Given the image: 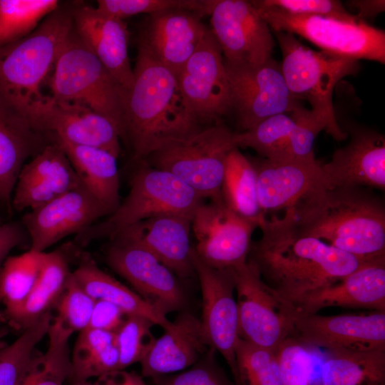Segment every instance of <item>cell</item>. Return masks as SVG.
<instances>
[{
    "label": "cell",
    "mask_w": 385,
    "mask_h": 385,
    "mask_svg": "<svg viewBox=\"0 0 385 385\" xmlns=\"http://www.w3.org/2000/svg\"><path fill=\"white\" fill-rule=\"evenodd\" d=\"M260 228L262 235L252 242L247 260L267 284L293 304L371 260L302 234L286 212L266 217Z\"/></svg>",
    "instance_id": "6da1fadb"
},
{
    "label": "cell",
    "mask_w": 385,
    "mask_h": 385,
    "mask_svg": "<svg viewBox=\"0 0 385 385\" xmlns=\"http://www.w3.org/2000/svg\"><path fill=\"white\" fill-rule=\"evenodd\" d=\"M133 81L126 93L123 138L133 159L144 160L167 143L202 126L189 109L177 77L138 38Z\"/></svg>",
    "instance_id": "7a4b0ae2"
},
{
    "label": "cell",
    "mask_w": 385,
    "mask_h": 385,
    "mask_svg": "<svg viewBox=\"0 0 385 385\" xmlns=\"http://www.w3.org/2000/svg\"><path fill=\"white\" fill-rule=\"evenodd\" d=\"M284 212L305 235L364 260L385 257L384 204L364 188L323 186Z\"/></svg>",
    "instance_id": "3957f363"
},
{
    "label": "cell",
    "mask_w": 385,
    "mask_h": 385,
    "mask_svg": "<svg viewBox=\"0 0 385 385\" xmlns=\"http://www.w3.org/2000/svg\"><path fill=\"white\" fill-rule=\"evenodd\" d=\"M72 14L56 10L29 35L0 48V103L27 121L73 30Z\"/></svg>",
    "instance_id": "277c9868"
},
{
    "label": "cell",
    "mask_w": 385,
    "mask_h": 385,
    "mask_svg": "<svg viewBox=\"0 0 385 385\" xmlns=\"http://www.w3.org/2000/svg\"><path fill=\"white\" fill-rule=\"evenodd\" d=\"M282 54L281 69L287 86L298 100L311 106L312 116L337 141L347 138L335 115L332 96L337 84L359 72V61L314 51L292 34L274 32Z\"/></svg>",
    "instance_id": "5b68a950"
},
{
    "label": "cell",
    "mask_w": 385,
    "mask_h": 385,
    "mask_svg": "<svg viewBox=\"0 0 385 385\" xmlns=\"http://www.w3.org/2000/svg\"><path fill=\"white\" fill-rule=\"evenodd\" d=\"M48 83L53 98L81 104L101 114L117 126L123 138L127 92L83 43L73 27Z\"/></svg>",
    "instance_id": "8992f818"
},
{
    "label": "cell",
    "mask_w": 385,
    "mask_h": 385,
    "mask_svg": "<svg viewBox=\"0 0 385 385\" xmlns=\"http://www.w3.org/2000/svg\"><path fill=\"white\" fill-rule=\"evenodd\" d=\"M235 134L220 123L201 127L167 143L143 161L172 173L202 198L222 202L221 188L227 156L237 148Z\"/></svg>",
    "instance_id": "52a82bcc"
},
{
    "label": "cell",
    "mask_w": 385,
    "mask_h": 385,
    "mask_svg": "<svg viewBox=\"0 0 385 385\" xmlns=\"http://www.w3.org/2000/svg\"><path fill=\"white\" fill-rule=\"evenodd\" d=\"M232 269L239 337L277 352L292 336L297 309L265 282L250 261Z\"/></svg>",
    "instance_id": "ba28073f"
},
{
    "label": "cell",
    "mask_w": 385,
    "mask_h": 385,
    "mask_svg": "<svg viewBox=\"0 0 385 385\" xmlns=\"http://www.w3.org/2000/svg\"><path fill=\"white\" fill-rule=\"evenodd\" d=\"M224 61L237 132L277 114L297 118L309 111L289 91L281 65L272 58L259 64Z\"/></svg>",
    "instance_id": "9c48e42d"
},
{
    "label": "cell",
    "mask_w": 385,
    "mask_h": 385,
    "mask_svg": "<svg viewBox=\"0 0 385 385\" xmlns=\"http://www.w3.org/2000/svg\"><path fill=\"white\" fill-rule=\"evenodd\" d=\"M143 162L131 179L126 198L106 221L91 230V237L111 238L128 226L162 214L192 217L203 202L204 199L180 179Z\"/></svg>",
    "instance_id": "30bf717a"
},
{
    "label": "cell",
    "mask_w": 385,
    "mask_h": 385,
    "mask_svg": "<svg viewBox=\"0 0 385 385\" xmlns=\"http://www.w3.org/2000/svg\"><path fill=\"white\" fill-rule=\"evenodd\" d=\"M274 32L301 36L322 51L385 63V33L364 21L348 23L317 16L293 15L250 1Z\"/></svg>",
    "instance_id": "8fae6325"
},
{
    "label": "cell",
    "mask_w": 385,
    "mask_h": 385,
    "mask_svg": "<svg viewBox=\"0 0 385 385\" xmlns=\"http://www.w3.org/2000/svg\"><path fill=\"white\" fill-rule=\"evenodd\" d=\"M192 260L201 287L202 335L209 347L217 351L226 361L235 385H241L236 357L240 337L233 269H217L206 265L194 248Z\"/></svg>",
    "instance_id": "7c38bea8"
},
{
    "label": "cell",
    "mask_w": 385,
    "mask_h": 385,
    "mask_svg": "<svg viewBox=\"0 0 385 385\" xmlns=\"http://www.w3.org/2000/svg\"><path fill=\"white\" fill-rule=\"evenodd\" d=\"M176 77L183 97L200 125L231 114L224 57L210 30Z\"/></svg>",
    "instance_id": "4fadbf2b"
},
{
    "label": "cell",
    "mask_w": 385,
    "mask_h": 385,
    "mask_svg": "<svg viewBox=\"0 0 385 385\" xmlns=\"http://www.w3.org/2000/svg\"><path fill=\"white\" fill-rule=\"evenodd\" d=\"M258 225L240 216L222 202H202L195 210L191 229L198 257L217 269L235 268L247 261L252 235Z\"/></svg>",
    "instance_id": "5bb4252c"
},
{
    "label": "cell",
    "mask_w": 385,
    "mask_h": 385,
    "mask_svg": "<svg viewBox=\"0 0 385 385\" xmlns=\"http://www.w3.org/2000/svg\"><path fill=\"white\" fill-rule=\"evenodd\" d=\"M210 16V31L225 61L259 64L272 58L270 28L250 1L215 0Z\"/></svg>",
    "instance_id": "9a60e30c"
},
{
    "label": "cell",
    "mask_w": 385,
    "mask_h": 385,
    "mask_svg": "<svg viewBox=\"0 0 385 385\" xmlns=\"http://www.w3.org/2000/svg\"><path fill=\"white\" fill-rule=\"evenodd\" d=\"M106 260L135 292L165 314L180 309L185 295L175 274L143 246L118 237L111 238Z\"/></svg>",
    "instance_id": "2e32d148"
},
{
    "label": "cell",
    "mask_w": 385,
    "mask_h": 385,
    "mask_svg": "<svg viewBox=\"0 0 385 385\" xmlns=\"http://www.w3.org/2000/svg\"><path fill=\"white\" fill-rule=\"evenodd\" d=\"M328 351L385 349V312L369 314L298 315L291 336Z\"/></svg>",
    "instance_id": "e0dca14e"
},
{
    "label": "cell",
    "mask_w": 385,
    "mask_h": 385,
    "mask_svg": "<svg viewBox=\"0 0 385 385\" xmlns=\"http://www.w3.org/2000/svg\"><path fill=\"white\" fill-rule=\"evenodd\" d=\"M36 130H48L55 138L105 150L117 158L121 134L110 120L77 103L57 101L48 95L28 120Z\"/></svg>",
    "instance_id": "ac0fdd59"
},
{
    "label": "cell",
    "mask_w": 385,
    "mask_h": 385,
    "mask_svg": "<svg viewBox=\"0 0 385 385\" xmlns=\"http://www.w3.org/2000/svg\"><path fill=\"white\" fill-rule=\"evenodd\" d=\"M110 212L82 185L22 217L31 237L30 250L39 252L63 237L86 230Z\"/></svg>",
    "instance_id": "d6986e66"
},
{
    "label": "cell",
    "mask_w": 385,
    "mask_h": 385,
    "mask_svg": "<svg viewBox=\"0 0 385 385\" xmlns=\"http://www.w3.org/2000/svg\"><path fill=\"white\" fill-rule=\"evenodd\" d=\"M349 142L322 165L327 187L385 188V138L374 130L346 126Z\"/></svg>",
    "instance_id": "ffe728a7"
},
{
    "label": "cell",
    "mask_w": 385,
    "mask_h": 385,
    "mask_svg": "<svg viewBox=\"0 0 385 385\" xmlns=\"http://www.w3.org/2000/svg\"><path fill=\"white\" fill-rule=\"evenodd\" d=\"M324 130L311 111L294 118L280 113L265 119L251 129L235 132L237 148H250L273 160H305L314 157V142Z\"/></svg>",
    "instance_id": "44dd1931"
},
{
    "label": "cell",
    "mask_w": 385,
    "mask_h": 385,
    "mask_svg": "<svg viewBox=\"0 0 385 385\" xmlns=\"http://www.w3.org/2000/svg\"><path fill=\"white\" fill-rule=\"evenodd\" d=\"M257 173V197L265 213L286 211L318 188L327 186L322 165L305 160H251Z\"/></svg>",
    "instance_id": "7402d4cb"
},
{
    "label": "cell",
    "mask_w": 385,
    "mask_h": 385,
    "mask_svg": "<svg viewBox=\"0 0 385 385\" xmlns=\"http://www.w3.org/2000/svg\"><path fill=\"white\" fill-rule=\"evenodd\" d=\"M299 314L326 307L385 312V257L367 261L342 279L318 288L294 303Z\"/></svg>",
    "instance_id": "603a6c76"
},
{
    "label": "cell",
    "mask_w": 385,
    "mask_h": 385,
    "mask_svg": "<svg viewBox=\"0 0 385 385\" xmlns=\"http://www.w3.org/2000/svg\"><path fill=\"white\" fill-rule=\"evenodd\" d=\"M191 222L192 217L183 215H158L128 226L111 238L143 246L176 276L188 278L195 272L190 240Z\"/></svg>",
    "instance_id": "cb8c5ba5"
},
{
    "label": "cell",
    "mask_w": 385,
    "mask_h": 385,
    "mask_svg": "<svg viewBox=\"0 0 385 385\" xmlns=\"http://www.w3.org/2000/svg\"><path fill=\"white\" fill-rule=\"evenodd\" d=\"M199 14L168 9L149 14L140 38L156 58L178 75L200 46L208 29Z\"/></svg>",
    "instance_id": "d4e9b609"
},
{
    "label": "cell",
    "mask_w": 385,
    "mask_h": 385,
    "mask_svg": "<svg viewBox=\"0 0 385 385\" xmlns=\"http://www.w3.org/2000/svg\"><path fill=\"white\" fill-rule=\"evenodd\" d=\"M81 185L64 150L55 143L44 147L24 165L11 203L17 211L31 210Z\"/></svg>",
    "instance_id": "484cf974"
},
{
    "label": "cell",
    "mask_w": 385,
    "mask_h": 385,
    "mask_svg": "<svg viewBox=\"0 0 385 385\" xmlns=\"http://www.w3.org/2000/svg\"><path fill=\"white\" fill-rule=\"evenodd\" d=\"M75 32L128 92L133 81L128 52V31L123 20L90 6L76 8L72 14Z\"/></svg>",
    "instance_id": "4316f807"
},
{
    "label": "cell",
    "mask_w": 385,
    "mask_h": 385,
    "mask_svg": "<svg viewBox=\"0 0 385 385\" xmlns=\"http://www.w3.org/2000/svg\"><path fill=\"white\" fill-rule=\"evenodd\" d=\"M207 347L200 319L189 312H183L155 339L140 362L142 376L153 378L183 371L195 365Z\"/></svg>",
    "instance_id": "83f0119b"
},
{
    "label": "cell",
    "mask_w": 385,
    "mask_h": 385,
    "mask_svg": "<svg viewBox=\"0 0 385 385\" xmlns=\"http://www.w3.org/2000/svg\"><path fill=\"white\" fill-rule=\"evenodd\" d=\"M82 185L110 212L120 205L117 158L98 148L75 145L56 138Z\"/></svg>",
    "instance_id": "f1b7e54d"
},
{
    "label": "cell",
    "mask_w": 385,
    "mask_h": 385,
    "mask_svg": "<svg viewBox=\"0 0 385 385\" xmlns=\"http://www.w3.org/2000/svg\"><path fill=\"white\" fill-rule=\"evenodd\" d=\"M70 273L68 261L61 252H43L36 284L21 304L4 311L6 318L16 328L30 327L56 304Z\"/></svg>",
    "instance_id": "f546056e"
},
{
    "label": "cell",
    "mask_w": 385,
    "mask_h": 385,
    "mask_svg": "<svg viewBox=\"0 0 385 385\" xmlns=\"http://www.w3.org/2000/svg\"><path fill=\"white\" fill-rule=\"evenodd\" d=\"M36 133L26 119L0 103V201L9 208L24 163L38 144Z\"/></svg>",
    "instance_id": "4dcf8cb0"
},
{
    "label": "cell",
    "mask_w": 385,
    "mask_h": 385,
    "mask_svg": "<svg viewBox=\"0 0 385 385\" xmlns=\"http://www.w3.org/2000/svg\"><path fill=\"white\" fill-rule=\"evenodd\" d=\"M79 285L95 300L109 302L128 315L148 318L164 330L171 325L166 314L100 269L94 262L83 260L72 272Z\"/></svg>",
    "instance_id": "1f68e13d"
},
{
    "label": "cell",
    "mask_w": 385,
    "mask_h": 385,
    "mask_svg": "<svg viewBox=\"0 0 385 385\" xmlns=\"http://www.w3.org/2000/svg\"><path fill=\"white\" fill-rule=\"evenodd\" d=\"M329 352L317 385H385V349Z\"/></svg>",
    "instance_id": "d6a6232c"
},
{
    "label": "cell",
    "mask_w": 385,
    "mask_h": 385,
    "mask_svg": "<svg viewBox=\"0 0 385 385\" xmlns=\"http://www.w3.org/2000/svg\"><path fill=\"white\" fill-rule=\"evenodd\" d=\"M221 197L228 208L255 222L259 227L266 218L258 201L255 168L238 148L227 156Z\"/></svg>",
    "instance_id": "836d02e7"
},
{
    "label": "cell",
    "mask_w": 385,
    "mask_h": 385,
    "mask_svg": "<svg viewBox=\"0 0 385 385\" xmlns=\"http://www.w3.org/2000/svg\"><path fill=\"white\" fill-rule=\"evenodd\" d=\"M73 331L61 320L53 319L47 335L45 354L34 357L18 385H64L71 375L69 339Z\"/></svg>",
    "instance_id": "e575fe53"
},
{
    "label": "cell",
    "mask_w": 385,
    "mask_h": 385,
    "mask_svg": "<svg viewBox=\"0 0 385 385\" xmlns=\"http://www.w3.org/2000/svg\"><path fill=\"white\" fill-rule=\"evenodd\" d=\"M43 253L29 250L4 260L0 267V302L4 311L19 306L27 297L38 277Z\"/></svg>",
    "instance_id": "d590c367"
},
{
    "label": "cell",
    "mask_w": 385,
    "mask_h": 385,
    "mask_svg": "<svg viewBox=\"0 0 385 385\" xmlns=\"http://www.w3.org/2000/svg\"><path fill=\"white\" fill-rule=\"evenodd\" d=\"M58 7L56 0H0V48L29 35Z\"/></svg>",
    "instance_id": "8d00e7d4"
},
{
    "label": "cell",
    "mask_w": 385,
    "mask_h": 385,
    "mask_svg": "<svg viewBox=\"0 0 385 385\" xmlns=\"http://www.w3.org/2000/svg\"><path fill=\"white\" fill-rule=\"evenodd\" d=\"M50 312L43 314L11 344L0 349V385H18L32 358L35 346L47 335L52 322Z\"/></svg>",
    "instance_id": "74e56055"
},
{
    "label": "cell",
    "mask_w": 385,
    "mask_h": 385,
    "mask_svg": "<svg viewBox=\"0 0 385 385\" xmlns=\"http://www.w3.org/2000/svg\"><path fill=\"white\" fill-rule=\"evenodd\" d=\"M236 357L241 385H284L276 352L239 338Z\"/></svg>",
    "instance_id": "f35d334b"
},
{
    "label": "cell",
    "mask_w": 385,
    "mask_h": 385,
    "mask_svg": "<svg viewBox=\"0 0 385 385\" xmlns=\"http://www.w3.org/2000/svg\"><path fill=\"white\" fill-rule=\"evenodd\" d=\"M215 0H98L96 9L110 16L123 20L139 14H153L168 9H182L203 17L210 15Z\"/></svg>",
    "instance_id": "ab89813d"
},
{
    "label": "cell",
    "mask_w": 385,
    "mask_h": 385,
    "mask_svg": "<svg viewBox=\"0 0 385 385\" xmlns=\"http://www.w3.org/2000/svg\"><path fill=\"white\" fill-rule=\"evenodd\" d=\"M155 324L144 317L128 315L115 332L119 353L118 370L140 362L152 348L156 338L151 328Z\"/></svg>",
    "instance_id": "60d3db41"
},
{
    "label": "cell",
    "mask_w": 385,
    "mask_h": 385,
    "mask_svg": "<svg viewBox=\"0 0 385 385\" xmlns=\"http://www.w3.org/2000/svg\"><path fill=\"white\" fill-rule=\"evenodd\" d=\"M95 302L71 272L55 304L56 317L73 332H81L88 326Z\"/></svg>",
    "instance_id": "b9f144b4"
},
{
    "label": "cell",
    "mask_w": 385,
    "mask_h": 385,
    "mask_svg": "<svg viewBox=\"0 0 385 385\" xmlns=\"http://www.w3.org/2000/svg\"><path fill=\"white\" fill-rule=\"evenodd\" d=\"M260 6L299 16H317L348 23L362 21L336 0H255Z\"/></svg>",
    "instance_id": "7bdbcfd3"
},
{
    "label": "cell",
    "mask_w": 385,
    "mask_h": 385,
    "mask_svg": "<svg viewBox=\"0 0 385 385\" xmlns=\"http://www.w3.org/2000/svg\"><path fill=\"white\" fill-rule=\"evenodd\" d=\"M151 379L154 385H235L210 359L181 373Z\"/></svg>",
    "instance_id": "ee69618b"
},
{
    "label": "cell",
    "mask_w": 385,
    "mask_h": 385,
    "mask_svg": "<svg viewBox=\"0 0 385 385\" xmlns=\"http://www.w3.org/2000/svg\"><path fill=\"white\" fill-rule=\"evenodd\" d=\"M127 316L115 304L104 300H96L88 327L115 333Z\"/></svg>",
    "instance_id": "f6af8a7d"
},
{
    "label": "cell",
    "mask_w": 385,
    "mask_h": 385,
    "mask_svg": "<svg viewBox=\"0 0 385 385\" xmlns=\"http://www.w3.org/2000/svg\"><path fill=\"white\" fill-rule=\"evenodd\" d=\"M23 233L16 223H6L0 226V267L11 250L21 244Z\"/></svg>",
    "instance_id": "bcb514c9"
},
{
    "label": "cell",
    "mask_w": 385,
    "mask_h": 385,
    "mask_svg": "<svg viewBox=\"0 0 385 385\" xmlns=\"http://www.w3.org/2000/svg\"><path fill=\"white\" fill-rule=\"evenodd\" d=\"M94 385H145L143 376L131 371L115 370L97 378Z\"/></svg>",
    "instance_id": "7dc6e473"
},
{
    "label": "cell",
    "mask_w": 385,
    "mask_h": 385,
    "mask_svg": "<svg viewBox=\"0 0 385 385\" xmlns=\"http://www.w3.org/2000/svg\"><path fill=\"white\" fill-rule=\"evenodd\" d=\"M346 5L354 10L355 16L361 21L373 18L385 10L384 0H351L346 1Z\"/></svg>",
    "instance_id": "c3c4849f"
},
{
    "label": "cell",
    "mask_w": 385,
    "mask_h": 385,
    "mask_svg": "<svg viewBox=\"0 0 385 385\" xmlns=\"http://www.w3.org/2000/svg\"><path fill=\"white\" fill-rule=\"evenodd\" d=\"M5 330L6 329L4 327H0V349L6 345L2 341V338L5 334Z\"/></svg>",
    "instance_id": "681fc988"
},
{
    "label": "cell",
    "mask_w": 385,
    "mask_h": 385,
    "mask_svg": "<svg viewBox=\"0 0 385 385\" xmlns=\"http://www.w3.org/2000/svg\"><path fill=\"white\" fill-rule=\"evenodd\" d=\"M68 385H94V384L90 383L88 381H81V382H73Z\"/></svg>",
    "instance_id": "f907efd6"
},
{
    "label": "cell",
    "mask_w": 385,
    "mask_h": 385,
    "mask_svg": "<svg viewBox=\"0 0 385 385\" xmlns=\"http://www.w3.org/2000/svg\"><path fill=\"white\" fill-rule=\"evenodd\" d=\"M1 303V302H0ZM5 319L6 318V316L4 314V313H3V312L1 311V309H0V323L3 322L5 321Z\"/></svg>",
    "instance_id": "816d5d0a"
},
{
    "label": "cell",
    "mask_w": 385,
    "mask_h": 385,
    "mask_svg": "<svg viewBox=\"0 0 385 385\" xmlns=\"http://www.w3.org/2000/svg\"><path fill=\"white\" fill-rule=\"evenodd\" d=\"M2 224L1 223V219H0V226Z\"/></svg>",
    "instance_id": "f5cc1de1"
}]
</instances>
